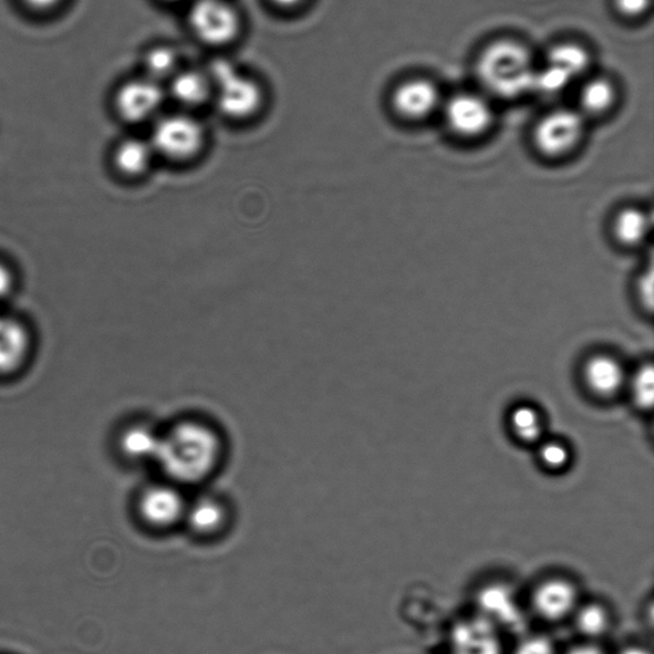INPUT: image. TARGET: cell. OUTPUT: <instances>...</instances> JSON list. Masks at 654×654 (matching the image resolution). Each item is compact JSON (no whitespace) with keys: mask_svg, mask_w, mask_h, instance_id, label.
I'll list each match as a JSON object with an SVG mask.
<instances>
[{"mask_svg":"<svg viewBox=\"0 0 654 654\" xmlns=\"http://www.w3.org/2000/svg\"><path fill=\"white\" fill-rule=\"evenodd\" d=\"M222 440L217 429L203 421L185 419L162 434L155 465L173 485L195 486L220 465Z\"/></svg>","mask_w":654,"mask_h":654,"instance_id":"6da1fadb","label":"cell"},{"mask_svg":"<svg viewBox=\"0 0 654 654\" xmlns=\"http://www.w3.org/2000/svg\"><path fill=\"white\" fill-rule=\"evenodd\" d=\"M536 71L529 49L512 39H499L486 45L475 64L479 84L502 101H517L534 93Z\"/></svg>","mask_w":654,"mask_h":654,"instance_id":"7a4b0ae2","label":"cell"},{"mask_svg":"<svg viewBox=\"0 0 654 654\" xmlns=\"http://www.w3.org/2000/svg\"><path fill=\"white\" fill-rule=\"evenodd\" d=\"M207 77L210 80L217 105L226 117L246 120L260 110L261 87L239 72L236 65L225 60L215 61Z\"/></svg>","mask_w":654,"mask_h":654,"instance_id":"3957f363","label":"cell"},{"mask_svg":"<svg viewBox=\"0 0 654 654\" xmlns=\"http://www.w3.org/2000/svg\"><path fill=\"white\" fill-rule=\"evenodd\" d=\"M150 144L156 156L184 163L193 160L205 145L203 124L186 114H172L157 120L153 128Z\"/></svg>","mask_w":654,"mask_h":654,"instance_id":"277c9868","label":"cell"},{"mask_svg":"<svg viewBox=\"0 0 654 654\" xmlns=\"http://www.w3.org/2000/svg\"><path fill=\"white\" fill-rule=\"evenodd\" d=\"M586 118L578 110L559 107L546 113L533 129V144L543 156H567L581 145L586 128Z\"/></svg>","mask_w":654,"mask_h":654,"instance_id":"5b68a950","label":"cell"},{"mask_svg":"<svg viewBox=\"0 0 654 654\" xmlns=\"http://www.w3.org/2000/svg\"><path fill=\"white\" fill-rule=\"evenodd\" d=\"M189 24L194 34L211 46L230 44L241 29L239 14L226 0H195Z\"/></svg>","mask_w":654,"mask_h":654,"instance_id":"8992f818","label":"cell"},{"mask_svg":"<svg viewBox=\"0 0 654 654\" xmlns=\"http://www.w3.org/2000/svg\"><path fill=\"white\" fill-rule=\"evenodd\" d=\"M444 118L451 134L460 138H478L494 126L495 113L487 98L475 93L454 95L444 105Z\"/></svg>","mask_w":654,"mask_h":654,"instance_id":"52a82bcc","label":"cell"},{"mask_svg":"<svg viewBox=\"0 0 654 654\" xmlns=\"http://www.w3.org/2000/svg\"><path fill=\"white\" fill-rule=\"evenodd\" d=\"M187 504L179 486L157 484L141 494L137 510L146 526L160 531L184 523Z\"/></svg>","mask_w":654,"mask_h":654,"instance_id":"ba28073f","label":"cell"},{"mask_svg":"<svg viewBox=\"0 0 654 654\" xmlns=\"http://www.w3.org/2000/svg\"><path fill=\"white\" fill-rule=\"evenodd\" d=\"M164 96L159 82L137 79L124 82L115 93L114 106L124 122L137 124L150 121L159 113Z\"/></svg>","mask_w":654,"mask_h":654,"instance_id":"9c48e42d","label":"cell"},{"mask_svg":"<svg viewBox=\"0 0 654 654\" xmlns=\"http://www.w3.org/2000/svg\"><path fill=\"white\" fill-rule=\"evenodd\" d=\"M442 104L440 90L424 77L401 82L392 94V106L401 118L411 122L424 121Z\"/></svg>","mask_w":654,"mask_h":654,"instance_id":"30bf717a","label":"cell"},{"mask_svg":"<svg viewBox=\"0 0 654 654\" xmlns=\"http://www.w3.org/2000/svg\"><path fill=\"white\" fill-rule=\"evenodd\" d=\"M34 339L18 318L0 314V376L18 374L30 361Z\"/></svg>","mask_w":654,"mask_h":654,"instance_id":"8fae6325","label":"cell"},{"mask_svg":"<svg viewBox=\"0 0 654 654\" xmlns=\"http://www.w3.org/2000/svg\"><path fill=\"white\" fill-rule=\"evenodd\" d=\"M627 376L624 364L609 353L593 354L584 363L583 380L588 391L604 399L623 391Z\"/></svg>","mask_w":654,"mask_h":654,"instance_id":"7c38bea8","label":"cell"},{"mask_svg":"<svg viewBox=\"0 0 654 654\" xmlns=\"http://www.w3.org/2000/svg\"><path fill=\"white\" fill-rule=\"evenodd\" d=\"M578 593L575 586L564 579H551L537 588L533 598L538 615L549 621L565 619L577 608Z\"/></svg>","mask_w":654,"mask_h":654,"instance_id":"4fadbf2b","label":"cell"},{"mask_svg":"<svg viewBox=\"0 0 654 654\" xmlns=\"http://www.w3.org/2000/svg\"><path fill=\"white\" fill-rule=\"evenodd\" d=\"M227 520L228 511L225 504L212 496H200L188 501L184 525L195 536L212 537L222 531Z\"/></svg>","mask_w":654,"mask_h":654,"instance_id":"5bb4252c","label":"cell"},{"mask_svg":"<svg viewBox=\"0 0 654 654\" xmlns=\"http://www.w3.org/2000/svg\"><path fill=\"white\" fill-rule=\"evenodd\" d=\"M156 157L150 141L131 137L115 146L112 163L124 178H139L150 169Z\"/></svg>","mask_w":654,"mask_h":654,"instance_id":"9a60e30c","label":"cell"},{"mask_svg":"<svg viewBox=\"0 0 654 654\" xmlns=\"http://www.w3.org/2000/svg\"><path fill=\"white\" fill-rule=\"evenodd\" d=\"M162 434L153 426L144 424L129 426L121 435V451L132 461L155 463L160 449Z\"/></svg>","mask_w":654,"mask_h":654,"instance_id":"2e32d148","label":"cell"},{"mask_svg":"<svg viewBox=\"0 0 654 654\" xmlns=\"http://www.w3.org/2000/svg\"><path fill=\"white\" fill-rule=\"evenodd\" d=\"M579 107L585 118L601 117L608 114L617 101V90L611 80L606 77H594L584 82L579 91Z\"/></svg>","mask_w":654,"mask_h":654,"instance_id":"e0dca14e","label":"cell"},{"mask_svg":"<svg viewBox=\"0 0 654 654\" xmlns=\"http://www.w3.org/2000/svg\"><path fill=\"white\" fill-rule=\"evenodd\" d=\"M652 229L651 215L637 207H625L614 218V236L625 247H637L650 237Z\"/></svg>","mask_w":654,"mask_h":654,"instance_id":"ac0fdd59","label":"cell"},{"mask_svg":"<svg viewBox=\"0 0 654 654\" xmlns=\"http://www.w3.org/2000/svg\"><path fill=\"white\" fill-rule=\"evenodd\" d=\"M212 93L207 74L197 71L177 72L172 77L170 94L174 101L187 107L203 105Z\"/></svg>","mask_w":654,"mask_h":654,"instance_id":"d6986e66","label":"cell"},{"mask_svg":"<svg viewBox=\"0 0 654 654\" xmlns=\"http://www.w3.org/2000/svg\"><path fill=\"white\" fill-rule=\"evenodd\" d=\"M592 56L583 45L573 41L553 44L546 54V64L553 65L573 80L581 77L591 68Z\"/></svg>","mask_w":654,"mask_h":654,"instance_id":"ffe728a7","label":"cell"},{"mask_svg":"<svg viewBox=\"0 0 654 654\" xmlns=\"http://www.w3.org/2000/svg\"><path fill=\"white\" fill-rule=\"evenodd\" d=\"M454 643L457 654H501L499 641L484 625L461 626Z\"/></svg>","mask_w":654,"mask_h":654,"instance_id":"44dd1931","label":"cell"},{"mask_svg":"<svg viewBox=\"0 0 654 654\" xmlns=\"http://www.w3.org/2000/svg\"><path fill=\"white\" fill-rule=\"evenodd\" d=\"M510 427L520 442L533 444L543 435V418L532 405L521 404L510 414Z\"/></svg>","mask_w":654,"mask_h":654,"instance_id":"7402d4cb","label":"cell"},{"mask_svg":"<svg viewBox=\"0 0 654 654\" xmlns=\"http://www.w3.org/2000/svg\"><path fill=\"white\" fill-rule=\"evenodd\" d=\"M626 386L637 409L648 412L654 402V370L652 363H643L627 376Z\"/></svg>","mask_w":654,"mask_h":654,"instance_id":"603a6c76","label":"cell"},{"mask_svg":"<svg viewBox=\"0 0 654 654\" xmlns=\"http://www.w3.org/2000/svg\"><path fill=\"white\" fill-rule=\"evenodd\" d=\"M145 70L147 79L159 82L172 79L178 72V56L173 49L157 46L145 55Z\"/></svg>","mask_w":654,"mask_h":654,"instance_id":"cb8c5ba5","label":"cell"},{"mask_svg":"<svg viewBox=\"0 0 654 654\" xmlns=\"http://www.w3.org/2000/svg\"><path fill=\"white\" fill-rule=\"evenodd\" d=\"M578 631L588 637H599L609 631L610 616L606 609L600 604H586L578 611Z\"/></svg>","mask_w":654,"mask_h":654,"instance_id":"d4e9b609","label":"cell"},{"mask_svg":"<svg viewBox=\"0 0 654 654\" xmlns=\"http://www.w3.org/2000/svg\"><path fill=\"white\" fill-rule=\"evenodd\" d=\"M574 80L565 72L546 64L542 69H537L534 79V93L543 95H557L567 90Z\"/></svg>","mask_w":654,"mask_h":654,"instance_id":"484cf974","label":"cell"},{"mask_svg":"<svg viewBox=\"0 0 654 654\" xmlns=\"http://www.w3.org/2000/svg\"><path fill=\"white\" fill-rule=\"evenodd\" d=\"M538 458H540L544 468L562 470L569 466L571 451L564 443L548 442L540 446Z\"/></svg>","mask_w":654,"mask_h":654,"instance_id":"4316f807","label":"cell"},{"mask_svg":"<svg viewBox=\"0 0 654 654\" xmlns=\"http://www.w3.org/2000/svg\"><path fill=\"white\" fill-rule=\"evenodd\" d=\"M482 604L491 614L508 616L511 614V608H515L510 594L501 588H490L482 594Z\"/></svg>","mask_w":654,"mask_h":654,"instance_id":"83f0119b","label":"cell"},{"mask_svg":"<svg viewBox=\"0 0 654 654\" xmlns=\"http://www.w3.org/2000/svg\"><path fill=\"white\" fill-rule=\"evenodd\" d=\"M615 11L625 19H640L650 11L652 0H612Z\"/></svg>","mask_w":654,"mask_h":654,"instance_id":"f1b7e54d","label":"cell"},{"mask_svg":"<svg viewBox=\"0 0 654 654\" xmlns=\"http://www.w3.org/2000/svg\"><path fill=\"white\" fill-rule=\"evenodd\" d=\"M637 297L643 304L644 310L652 311L653 308V268L652 263L645 269L636 283Z\"/></svg>","mask_w":654,"mask_h":654,"instance_id":"f546056e","label":"cell"},{"mask_svg":"<svg viewBox=\"0 0 654 654\" xmlns=\"http://www.w3.org/2000/svg\"><path fill=\"white\" fill-rule=\"evenodd\" d=\"M15 287H18V277H15L14 270L10 264L0 260V303L10 300Z\"/></svg>","mask_w":654,"mask_h":654,"instance_id":"4dcf8cb0","label":"cell"},{"mask_svg":"<svg viewBox=\"0 0 654 654\" xmlns=\"http://www.w3.org/2000/svg\"><path fill=\"white\" fill-rule=\"evenodd\" d=\"M515 654H554L553 644L543 636L528 637L521 642Z\"/></svg>","mask_w":654,"mask_h":654,"instance_id":"1f68e13d","label":"cell"},{"mask_svg":"<svg viewBox=\"0 0 654 654\" xmlns=\"http://www.w3.org/2000/svg\"><path fill=\"white\" fill-rule=\"evenodd\" d=\"M21 2L31 11L46 13L55 10V8L60 7L64 0H21Z\"/></svg>","mask_w":654,"mask_h":654,"instance_id":"d6a6232c","label":"cell"},{"mask_svg":"<svg viewBox=\"0 0 654 654\" xmlns=\"http://www.w3.org/2000/svg\"><path fill=\"white\" fill-rule=\"evenodd\" d=\"M565 654H604L600 648L594 645H578V647L571 648Z\"/></svg>","mask_w":654,"mask_h":654,"instance_id":"836d02e7","label":"cell"},{"mask_svg":"<svg viewBox=\"0 0 654 654\" xmlns=\"http://www.w3.org/2000/svg\"><path fill=\"white\" fill-rule=\"evenodd\" d=\"M272 3L281 8H294L304 2V0H271Z\"/></svg>","mask_w":654,"mask_h":654,"instance_id":"e575fe53","label":"cell"},{"mask_svg":"<svg viewBox=\"0 0 654 654\" xmlns=\"http://www.w3.org/2000/svg\"><path fill=\"white\" fill-rule=\"evenodd\" d=\"M620 654H651V652H648L647 650H644L642 647H629V648L624 650L623 652H621Z\"/></svg>","mask_w":654,"mask_h":654,"instance_id":"d590c367","label":"cell"},{"mask_svg":"<svg viewBox=\"0 0 654 654\" xmlns=\"http://www.w3.org/2000/svg\"><path fill=\"white\" fill-rule=\"evenodd\" d=\"M164 2H167V3H181V2H186V0H164Z\"/></svg>","mask_w":654,"mask_h":654,"instance_id":"8d00e7d4","label":"cell"}]
</instances>
